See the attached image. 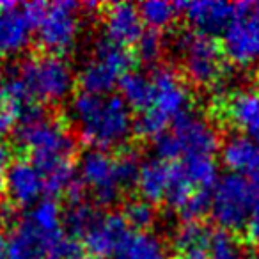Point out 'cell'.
<instances>
[{"mask_svg":"<svg viewBox=\"0 0 259 259\" xmlns=\"http://www.w3.org/2000/svg\"><path fill=\"white\" fill-rule=\"evenodd\" d=\"M69 115L80 139L100 151L122 146L134 132L132 108L119 94L80 93L69 105Z\"/></svg>","mask_w":259,"mask_h":259,"instance_id":"6da1fadb","label":"cell"},{"mask_svg":"<svg viewBox=\"0 0 259 259\" xmlns=\"http://www.w3.org/2000/svg\"><path fill=\"white\" fill-rule=\"evenodd\" d=\"M16 141L30 155V162L41 170L73 162L75 139L61 121L50 117L43 105H22L16 122Z\"/></svg>","mask_w":259,"mask_h":259,"instance_id":"7a4b0ae2","label":"cell"},{"mask_svg":"<svg viewBox=\"0 0 259 259\" xmlns=\"http://www.w3.org/2000/svg\"><path fill=\"white\" fill-rule=\"evenodd\" d=\"M30 98L41 103H61L75 87V73L61 55H39L23 61L18 68Z\"/></svg>","mask_w":259,"mask_h":259,"instance_id":"3957f363","label":"cell"},{"mask_svg":"<svg viewBox=\"0 0 259 259\" xmlns=\"http://www.w3.org/2000/svg\"><path fill=\"white\" fill-rule=\"evenodd\" d=\"M176 52L187 76L194 83L202 87L215 85L220 82L226 69L222 45L208 34L197 30H183L176 37Z\"/></svg>","mask_w":259,"mask_h":259,"instance_id":"277c9868","label":"cell"},{"mask_svg":"<svg viewBox=\"0 0 259 259\" xmlns=\"http://www.w3.org/2000/svg\"><path fill=\"white\" fill-rule=\"evenodd\" d=\"M255 190L245 176L227 172L219 178L211 190L209 215L222 231L236 233L243 231L255 202Z\"/></svg>","mask_w":259,"mask_h":259,"instance_id":"5b68a950","label":"cell"},{"mask_svg":"<svg viewBox=\"0 0 259 259\" xmlns=\"http://www.w3.org/2000/svg\"><path fill=\"white\" fill-rule=\"evenodd\" d=\"M135 57L124 47L101 39L94 47V54L78 73V83L82 93L112 94L119 85V80L132 71Z\"/></svg>","mask_w":259,"mask_h":259,"instance_id":"8992f818","label":"cell"},{"mask_svg":"<svg viewBox=\"0 0 259 259\" xmlns=\"http://www.w3.org/2000/svg\"><path fill=\"white\" fill-rule=\"evenodd\" d=\"M80 6L76 2L47 4L45 13L36 23V39L41 48L52 55H62L73 50L80 34Z\"/></svg>","mask_w":259,"mask_h":259,"instance_id":"52a82bcc","label":"cell"},{"mask_svg":"<svg viewBox=\"0 0 259 259\" xmlns=\"http://www.w3.org/2000/svg\"><path fill=\"white\" fill-rule=\"evenodd\" d=\"M250 2L234 4V18L222 34L224 55L240 68L259 62V25L250 16Z\"/></svg>","mask_w":259,"mask_h":259,"instance_id":"ba28073f","label":"cell"},{"mask_svg":"<svg viewBox=\"0 0 259 259\" xmlns=\"http://www.w3.org/2000/svg\"><path fill=\"white\" fill-rule=\"evenodd\" d=\"M78 181L91 192L98 206L115 204L122 194L115 174V158H112L107 151L89 149L80 158Z\"/></svg>","mask_w":259,"mask_h":259,"instance_id":"9c48e42d","label":"cell"},{"mask_svg":"<svg viewBox=\"0 0 259 259\" xmlns=\"http://www.w3.org/2000/svg\"><path fill=\"white\" fill-rule=\"evenodd\" d=\"M185 156H213L220 148L217 128L197 112L187 110L172 121V132Z\"/></svg>","mask_w":259,"mask_h":259,"instance_id":"30bf717a","label":"cell"},{"mask_svg":"<svg viewBox=\"0 0 259 259\" xmlns=\"http://www.w3.org/2000/svg\"><path fill=\"white\" fill-rule=\"evenodd\" d=\"M132 236V227L128 226L122 213H107L98 217L82 241L93 257L114 259L126 247Z\"/></svg>","mask_w":259,"mask_h":259,"instance_id":"8fae6325","label":"cell"},{"mask_svg":"<svg viewBox=\"0 0 259 259\" xmlns=\"http://www.w3.org/2000/svg\"><path fill=\"white\" fill-rule=\"evenodd\" d=\"M153 105L151 108L170 122L190 110V91L180 73L169 66H160L153 71Z\"/></svg>","mask_w":259,"mask_h":259,"instance_id":"7c38bea8","label":"cell"},{"mask_svg":"<svg viewBox=\"0 0 259 259\" xmlns=\"http://www.w3.org/2000/svg\"><path fill=\"white\" fill-rule=\"evenodd\" d=\"M6 194L13 204L20 208H32L41 201L45 190V178L30 160H15L6 172Z\"/></svg>","mask_w":259,"mask_h":259,"instance_id":"4fadbf2b","label":"cell"},{"mask_svg":"<svg viewBox=\"0 0 259 259\" xmlns=\"http://www.w3.org/2000/svg\"><path fill=\"white\" fill-rule=\"evenodd\" d=\"M105 39L119 45V47H132L144 34V22L137 6L128 2H115L105 8L103 13Z\"/></svg>","mask_w":259,"mask_h":259,"instance_id":"5bb4252c","label":"cell"},{"mask_svg":"<svg viewBox=\"0 0 259 259\" xmlns=\"http://www.w3.org/2000/svg\"><path fill=\"white\" fill-rule=\"evenodd\" d=\"M180 11L194 30L208 36L224 34L234 18V4L222 0H195V2H181Z\"/></svg>","mask_w":259,"mask_h":259,"instance_id":"9a60e30c","label":"cell"},{"mask_svg":"<svg viewBox=\"0 0 259 259\" xmlns=\"http://www.w3.org/2000/svg\"><path fill=\"white\" fill-rule=\"evenodd\" d=\"M226 117L241 135L259 142V89H240L224 105Z\"/></svg>","mask_w":259,"mask_h":259,"instance_id":"2e32d148","label":"cell"},{"mask_svg":"<svg viewBox=\"0 0 259 259\" xmlns=\"http://www.w3.org/2000/svg\"><path fill=\"white\" fill-rule=\"evenodd\" d=\"M213 234L215 231H211L201 220L181 224L172 236L176 259H209Z\"/></svg>","mask_w":259,"mask_h":259,"instance_id":"e0dca14e","label":"cell"},{"mask_svg":"<svg viewBox=\"0 0 259 259\" xmlns=\"http://www.w3.org/2000/svg\"><path fill=\"white\" fill-rule=\"evenodd\" d=\"M32 30L23 9L11 8L0 11V55H15L25 50Z\"/></svg>","mask_w":259,"mask_h":259,"instance_id":"ac0fdd59","label":"cell"},{"mask_svg":"<svg viewBox=\"0 0 259 259\" xmlns=\"http://www.w3.org/2000/svg\"><path fill=\"white\" fill-rule=\"evenodd\" d=\"M222 163L234 174L248 178L259 167V142L234 134L222 144Z\"/></svg>","mask_w":259,"mask_h":259,"instance_id":"d6986e66","label":"cell"},{"mask_svg":"<svg viewBox=\"0 0 259 259\" xmlns=\"http://www.w3.org/2000/svg\"><path fill=\"white\" fill-rule=\"evenodd\" d=\"M170 170H172V163H167L160 158H153L142 163L137 180V190L141 194V199L153 206L165 201Z\"/></svg>","mask_w":259,"mask_h":259,"instance_id":"ffe728a7","label":"cell"},{"mask_svg":"<svg viewBox=\"0 0 259 259\" xmlns=\"http://www.w3.org/2000/svg\"><path fill=\"white\" fill-rule=\"evenodd\" d=\"M6 259H48L43 238L27 219L9 234Z\"/></svg>","mask_w":259,"mask_h":259,"instance_id":"44dd1931","label":"cell"},{"mask_svg":"<svg viewBox=\"0 0 259 259\" xmlns=\"http://www.w3.org/2000/svg\"><path fill=\"white\" fill-rule=\"evenodd\" d=\"M119 96L130 108L139 112L149 110L153 105V82L151 76L141 71H128L119 80Z\"/></svg>","mask_w":259,"mask_h":259,"instance_id":"7402d4cb","label":"cell"},{"mask_svg":"<svg viewBox=\"0 0 259 259\" xmlns=\"http://www.w3.org/2000/svg\"><path fill=\"white\" fill-rule=\"evenodd\" d=\"M180 167L197 190H213L219 181V169L213 156H183Z\"/></svg>","mask_w":259,"mask_h":259,"instance_id":"603a6c76","label":"cell"},{"mask_svg":"<svg viewBox=\"0 0 259 259\" xmlns=\"http://www.w3.org/2000/svg\"><path fill=\"white\" fill-rule=\"evenodd\" d=\"M100 215L101 213H98V209L93 204H89L87 201H83V199L69 201L66 211L62 213L66 233L75 238V240L76 238H83Z\"/></svg>","mask_w":259,"mask_h":259,"instance_id":"cb8c5ba5","label":"cell"},{"mask_svg":"<svg viewBox=\"0 0 259 259\" xmlns=\"http://www.w3.org/2000/svg\"><path fill=\"white\" fill-rule=\"evenodd\" d=\"M114 259H169L165 245L153 233H135Z\"/></svg>","mask_w":259,"mask_h":259,"instance_id":"d4e9b609","label":"cell"},{"mask_svg":"<svg viewBox=\"0 0 259 259\" xmlns=\"http://www.w3.org/2000/svg\"><path fill=\"white\" fill-rule=\"evenodd\" d=\"M139 11H141L144 25H149L151 30L158 32L172 25L180 15V6L174 2H167V0H148L139 6Z\"/></svg>","mask_w":259,"mask_h":259,"instance_id":"484cf974","label":"cell"},{"mask_svg":"<svg viewBox=\"0 0 259 259\" xmlns=\"http://www.w3.org/2000/svg\"><path fill=\"white\" fill-rule=\"evenodd\" d=\"M197 188L188 181V178L185 176V172L181 170L180 163H172V170H170V181L169 188L165 194V202L169 208L181 211L187 206V202L190 201V197L194 195V192Z\"/></svg>","mask_w":259,"mask_h":259,"instance_id":"4316f807","label":"cell"},{"mask_svg":"<svg viewBox=\"0 0 259 259\" xmlns=\"http://www.w3.org/2000/svg\"><path fill=\"white\" fill-rule=\"evenodd\" d=\"M122 217L132 229H137V233H148V229L153 227L156 220V211L155 206L144 199H134L124 206Z\"/></svg>","mask_w":259,"mask_h":259,"instance_id":"83f0119b","label":"cell"},{"mask_svg":"<svg viewBox=\"0 0 259 259\" xmlns=\"http://www.w3.org/2000/svg\"><path fill=\"white\" fill-rule=\"evenodd\" d=\"M209 259H248V254L233 233L220 229L213 234Z\"/></svg>","mask_w":259,"mask_h":259,"instance_id":"f1b7e54d","label":"cell"},{"mask_svg":"<svg viewBox=\"0 0 259 259\" xmlns=\"http://www.w3.org/2000/svg\"><path fill=\"white\" fill-rule=\"evenodd\" d=\"M170 121L165 119L163 115H160L158 112H155L153 108L144 110L134 119V132L142 139H151L156 141L160 135L167 134Z\"/></svg>","mask_w":259,"mask_h":259,"instance_id":"f546056e","label":"cell"},{"mask_svg":"<svg viewBox=\"0 0 259 259\" xmlns=\"http://www.w3.org/2000/svg\"><path fill=\"white\" fill-rule=\"evenodd\" d=\"M141 167H142L141 158H139L137 153L132 151V149L122 151L121 155L115 158V174H117V181H119V185H121L122 192L137 187Z\"/></svg>","mask_w":259,"mask_h":259,"instance_id":"4dcf8cb0","label":"cell"},{"mask_svg":"<svg viewBox=\"0 0 259 259\" xmlns=\"http://www.w3.org/2000/svg\"><path fill=\"white\" fill-rule=\"evenodd\" d=\"M162 50L163 41L160 34L155 32V30L144 32L141 39L137 41V59H141L144 64H155L162 55Z\"/></svg>","mask_w":259,"mask_h":259,"instance_id":"1f68e13d","label":"cell"},{"mask_svg":"<svg viewBox=\"0 0 259 259\" xmlns=\"http://www.w3.org/2000/svg\"><path fill=\"white\" fill-rule=\"evenodd\" d=\"M209 209H211V190H195L180 213L185 222H192V220H201L204 215H208Z\"/></svg>","mask_w":259,"mask_h":259,"instance_id":"d6a6232c","label":"cell"},{"mask_svg":"<svg viewBox=\"0 0 259 259\" xmlns=\"http://www.w3.org/2000/svg\"><path fill=\"white\" fill-rule=\"evenodd\" d=\"M20 107L11 101L4 93H0V142L18 122Z\"/></svg>","mask_w":259,"mask_h":259,"instance_id":"836d02e7","label":"cell"},{"mask_svg":"<svg viewBox=\"0 0 259 259\" xmlns=\"http://www.w3.org/2000/svg\"><path fill=\"white\" fill-rule=\"evenodd\" d=\"M155 153H156V158L163 160V162H167V163L174 162V160H178L181 155H183L176 137H174L170 132L160 135V137L155 141Z\"/></svg>","mask_w":259,"mask_h":259,"instance_id":"e575fe53","label":"cell"},{"mask_svg":"<svg viewBox=\"0 0 259 259\" xmlns=\"http://www.w3.org/2000/svg\"><path fill=\"white\" fill-rule=\"evenodd\" d=\"M245 233H247L248 241L259 243V195L255 197V202L252 206L250 217H248V222L245 226Z\"/></svg>","mask_w":259,"mask_h":259,"instance_id":"d590c367","label":"cell"},{"mask_svg":"<svg viewBox=\"0 0 259 259\" xmlns=\"http://www.w3.org/2000/svg\"><path fill=\"white\" fill-rule=\"evenodd\" d=\"M9 165H11V153H9L8 146L0 142V195L6 192V172H8Z\"/></svg>","mask_w":259,"mask_h":259,"instance_id":"8d00e7d4","label":"cell"},{"mask_svg":"<svg viewBox=\"0 0 259 259\" xmlns=\"http://www.w3.org/2000/svg\"><path fill=\"white\" fill-rule=\"evenodd\" d=\"M8 255V238L0 233V259H6Z\"/></svg>","mask_w":259,"mask_h":259,"instance_id":"74e56055","label":"cell"},{"mask_svg":"<svg viewBox=\"0 0 259 259\" xmlns=\"http://www.w3.org/2000/svg\"><path fill=\"white\" fill-rule=\"evenodd\" d=\"M250 16L254 18V22L259 25V4H252V8H250Z\"/></svg>","mask_w":259,"mask_h":259,"instance_id":"f35d334b","label":"cell"},{"mask_svg":"<svg viewBox=\"0 0 259 259\" xmlns=\"http://www.w3.org/2000/svg\"><path fill=\"white\" fill-rule=\"evenodd\" d=\"M11 8H16L15 2H0V11H6V9H11Z\"/></svg>","mask_w":259,"mask_h":259,"instance_id":"ab89813d","label":"cell"},{"mask_svg":"<svg viewBox=\"0 0 259 259\" xmlns=\"http://www.w3.org/2000/svg\"><path fill=\"white\" fill-rule=\"evenodd\" d=\"M71 259H96V257H93V255H89V254H76L75 257H71Z\"/></svg>","mask_w":259,"mask_h":259,"instance_id":"60d3db41","label":"cell"}]
</instances>
